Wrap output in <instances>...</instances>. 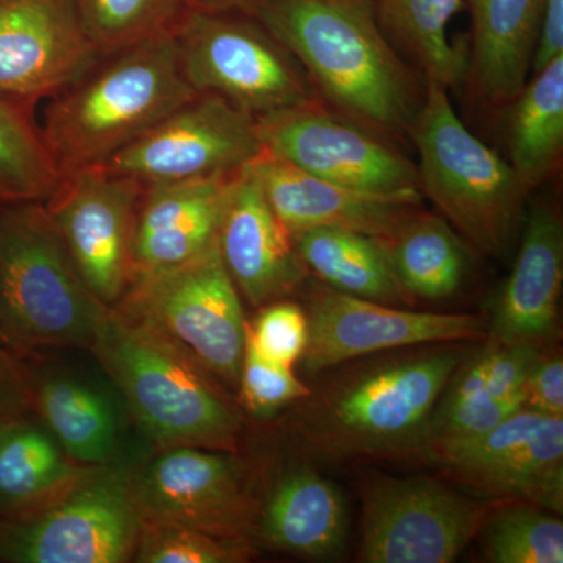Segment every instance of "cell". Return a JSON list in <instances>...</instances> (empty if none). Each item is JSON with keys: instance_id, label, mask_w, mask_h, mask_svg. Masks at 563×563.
Here are the masks:
<instances>
[{"instance_id": "26", "label": "cell", "mask_w": 563, "mask_h": 563, "mask_svg": "<svg viewBox=\"0 0 563 563\" xmlns=\"http://www.w3.org/2000/svg\"><path fill=\"white\" fill-rule=\"evenodd\" d=\"M291 236L307 274L321 284L391 306L406 301L383 240L335 228H312Z\"/></svg>"}, {"instance_id": "13", "label": "cell", "mask_w": 563, "mask_h": 563, "mask_svg": "<svg viewBox=\"0 0 563 563\" xmlns=\"http://www.w3.org/2000/svg\"><path fill=\"white\" fill-rule=\"evenodd\" d=\"M263 151L257 122L214 95H198L98 168L143 184L239 172Z\"/></svg>"}, {"instance_id": "28", "label": "cell", "mask_w": 563, "mask_h": 563, "mask_svg": "<svg viewBox=\"0 0 563 563\" xmlns=\"http://www.w3.org/2000/svg\"><path fill=\"white\" fill-rule=\"evenodd\" d=\"M383 242L406 296L426 301L451 298L468 274V251L453 225L422 209Z\"/></svg>"}, {"instance_id": "17", "label": "cell", "mask_w": 563, "mask_h": 563, "mask_svg": "<svg viewBox=\"0 0 563 563\" xmlns=\"http://www.w3.org/2000/svg\"><path fill=\"white\" fill-rule=\"evenodd\" d=\"M102 57L76 0H0V95L54 98Z\"/></svg>"}, {"instance_id": "11", "label": "cell", "mask_w": 563, "mask_h": 563, "mask_svg": "<svg viewBox=\"0 0 563 563\" xmlns=\"http://www.w3.org/2000/svg\"><path fill=\"white\" fill-rule=\"evenodd\" d=\"M255 122L263 150L312 176L384 195L421 192L417 163L393 141L322 101L265 114Z\"/></svg>"}, {"instance_id": "37", "label": "cell", "mask_w": 563, "mask_h": 563, "mask_svg": "<svg viewBox=\"0 0 563 563\" xmlns=\"http://www.w3.org/2000/svg\"><path fill=\"white\" fill-rule=\"evenodd\" d=\"M525 407L550 417L563 418V361L554 352H540L525 384Z\"/></svg>"}, {"instance_id": "4", "label": "cell", "mask_w": 563, "mask_h": 563, "mask_svg": "<svg viewBox=\"0 0 563 563\" xmlns=\"http://www.w3.org/2000/svg\"><path fill=\"white\" fill-rule=\"evenodd\" d=\"M409 136L418 152L422 198L476 250L503 257L529 195L510 163L463 124L448 88L435 81L424 84Z\"/></svg>"}, {"instance_id": "35", "label": "cell", "mask_w": 563, "mask_h": 563, "mask_svg": "<svg viewBox=\"0 0 563 563\" xmlns=\"http://www.w3.org/2000/svg\"><path fill=\"white\" fill-rule=\"evenodd\" d=\"M309 324L307 314L295 302L268 303L254 324H247V340L263 357L291 366L301 361Z\"/></svg>"}, {"instance_id": "1", "label": "cell", "mask_w": 563, "mask_h": 563, "mask_svg": "<svg viewBox=\"0 0 563 563\" xmlns=\"http://www.w3.org/2000/svg\"><path fill=\"white\" fill-rule=\"evenodd\" d=\"M306 70L325 106L384 139L410 135L424 98L374 0H257L250 13Z\"/></svg>"}, {"instance_id": "7", "label": "cell", "mask_w": 563, "mask_h": 563, "mask_svg": "<svg viewBox=\"0 0 563 563\" xmlns=\"http://www.w3.org/2000/svg\"><path fill=\"white\" fill-rule=\"evenodd\" d=\"M181 74L252 118L320 102L306 70L272 33L242 11L188 9L174 29Z\"/></svg>"}, {"instance_id": "40", "label": "cell", "mask_w": 563, "mask_h": 563, "mask_svg": "<svg viewBox=\"0 0 563 563\" xmlns=\"http://www.w3.org/2000/svg\"><path fill=\"white\" fill-rule=\"evenodd\" d=\"M257 0H187L188 9L206 11H242L250 13Z\"/></svg>"}, {"instance_id": "8", "label": "cell", "mask_w": 563, "mask_h": 563, "mask_svg": "<svg viewBox=\"0 0 563 563\" xmlns=\"http://www.w3.org/2000/svg\"><path fill=\"white\" fill-rule=\"evenodd\" d=\"M141 526L132 477L114 465L90 466L46 506L0 521V561L128 562Z\"/></svg>"}, {"instance_id": "12", "label": "cell", "mask_w": 563, "mask_h": 563, "mask_svg": "<svg viewBox=\"0 0 563 563\" xmlns=\"http://www.w3.org/2000/svg\"><path fill=\"white\" fill-rule=\"evenodd\" d=\"M143 181L98 166L63 176L44 203L70 261L103 307H117L131 288L133 231Z\"/></svg>"}, {"instance_id": "23", "label": "cell", "mask_w": 563, "mask_h": 563, "mask_svg": "<svg viewBox=\"0 0 563 563\" xmlns=\"http://www.w3.org/2000/svg\"><path fill=\"white\" fill-rule=\"evenodd\" d=\"M258 532L274 550L306 559H333L346 543L342 493L309 466L287 470L263 506Z\"/></svg>"}, {"instance_id": "24", "label": "cell", "mask_w": 563, "mask_h": 563, "mask_svg": "<svg viewBox=\"0 0 563 563\" xmlns=\"http://www.w3.org/2000/svg\"><path fill=\"white\" fill-rule=\"evenodd\" d=\"M29 390L47 431L69 459L85 466L113 465L121 418L109 393L68 374L41 377Z\"/></svg>"}, {"instance_id": "41", "label": "cell", "mask_w": 563, "mask_h": 563, "mask_svg": "<svg viewBox=\"0 0 563 563\" xmlns=\"http://www.w3.org/2000/svg\"><path fill=\"white\" fill-rule=\"evenodd\" d=\"M0 343L11 347L9 331H7L5 318H3L2 303H0Z\"/></svg>"}, {"instance_id": "29", "label": "cell", "mask_w": 563, "mask_h": 563, "mask_svg": "<svg viewBox=\"0 0 563 563\" xmlns=\"http://www.w3.org/2000/svg\"><path fill=\"white\" fill-rule=\"evenodd\" d=\"M374 7L384 35L420 69L424 84L451 88L465 79L466 44L448 36L463 0H374Z\"/></svg>"}, {"instance_id": "14", "label": "cell", "mask_w": 563, "mask_h": 563, "mask_svg": "<svg viewBox=\"0 0 563 563\" xmlns=\"http://www.w3.org/2000/svg\"><path fill=\"white\" fill-rule=\"evenodd\" d=\"M432 455L484 496L562 514L563 418L523 407L484 435L432 448Z\"/></svg>"}, {"instance_id": "22", "label": "cell", "mask_w": 563, "mask_h": 563, "mask_svg": "<svg viewBox=\"0 0 563 563\" xmlns=\"http://www.w3.org/2000/svg\"><path fill=\"white\" fill-rule=\"evenodd\" d=\"M472 20L465 80L484 110L512 103L531 76L544 0H463Z\"/></svg>"}, {"instance_id": "36", "label": "cell", "mask_w": 563, "mask_h": 563, "mask_svg": "<svg viewBox=\"0 0 563 563\" xmlns=\"http://www.w3.org/2000/svg\"><path fill=\"white\" fill-rule=\"evenodd\" d=\"M540 347L525 344L487 343L477 354L483 366L484 388L499 401L518 402L525 407V384Z\"/></svg>"}, {"instance_id": "39", "label": "cell", "mask_w": 563, "mask_h": 563, "mask_svg": "<svg viewBox=\"0 0 563 563\" xmlns=\"http://www.w3.org/2000/svg\"><path fill=\"white\" fill-rule=\"evenodd\" d=\"M559 57H563V0H544L531 74L539 73Z\"/></svg>"}, {"instance_id": "33", "label": "cell", "mask_w": 563, "mask_h": 563, "mask_svg": "<svg viewBox=\"0 0 563 563\" xmlns=\"http://www.w3.org/2000/svg\"><path fill=\"white\" fill-rule=\"evenodd\" d=\"M133 558L141 563H232L242 562L246 551L242 539L143 520Z\"/></svg>"}, {"instance_id": "19", "label": "cell", "mask_w": 563, "mask_h": 563, "mask_svg": "<svg viewBox=\"0 0 563 563\" xmlns=\"http://www.w3.org/2000/svg\"><path fill=\"white\" fill-rule=\"evenodd\" d=\"M218 250L236 290L251 306L280 301L309 276L296 254L291 233L246 166L233 177Z\"/></svg>"}, {"instance_id": "34", "label": "cell", "mask_w": 563, "mask_h": 563, "mask_svg": "<svg viewBox=\"0 0 563 563\" xmlns=\"http://www.w3.org/2000/svg\"><path fill=\"white\" fill-rule=\"evenodd\" d=\"M239 388L247 409L261 417L310 396L309 388L295 376L291 366L263 357L247 336Z\"/></svg>"}, {"instance_id": "21", "label": "cell", "mask_w": 563, "mask_h": 563, "mask_svg": "<svg viewBox=\"0 0 563 563\" xmlns=\"http://www.w3.org/2000/svg\"><path fill=\"white\" fill-rule=\"evenodd\" d=\"M562 284V220L554 207L542 203L526 220L512 273L493 307L488 342L542 350L558 325Z\"/></svg>"}, {"instance_id": "10", "label": "cell", "mask_w": 563, "mask_h": 563, "mask_svg": "<svg viewBox=\"0 0 563 563\" xmlns=\"http://www.w3.org/2000/svg\"><path fill=\"white\" fill-rule=\"evenodd\" d=\"M362 561L450 563L483 532L490 504L431 477L368 476L362 483Z\"/></svg>"}, {"instance_id": "5", "label": "cell", "mask_w": 563, "mask_h": 563, "mask_svg": "<svg viewBox=\"0 0 563 563\" xmlns=\"http://www.w3.org/2000/svg\"><path fill=\"white\" fill-rule=\"evenodd\" d=\"M459 362L461 352L435 350L368 366L313 404L306 433L321 450L340 455L426 446L437 402Z\"/></svg>"}, {"instance_id": "20", "label": "cell", "mask_w": 563, "mask_h": 563, "mask_svg": "<svg viewBox=\"0 0 563 563\" xmlns=\"http://www.w3.org/2000/svg\"><path fill=\"white\" fill-rule=\"evenodd\" d=\"M239 172L144 184L132 242L135 276L184 265L217 244L229 191Z\"/></svg>"}, {"instance_id": "30", "label": "cell", "mask_w": 563, "mask_h": 563, "mask_svg": "<svg viewBox=\"0 0 563 563\" xmlns=\"http://www.w3.org/2000/svg\"><path fill=\"white\" fill-rule=\"evenodd\" d=\"M62 179L31 103L0 95V206L46 202Z\"/></svg>"}, {"instance_id": "15", "label": "cell", "mask_w": 563, "mask_h": 563, "mask_svg": "<svg viewBox=\"0 0 563 563\" xmlns=\"http://www.w3.org/2000/svg\"><path fill=\"white\" fill-rule=\"evenodd\" d=\"M306 314L309 335L301 362L310 374L377 352L487 335L484 321L474 314L398 309L324 284L313 285Z\"/></svg>"}, {"instance_id": "38", "label": "cell", "mask_w": 563, "mask_h": 563, "mask_svg": "<svg viewBox=\"0 0 563 563\" xmlns=\"http://www.w3.org/2000/svg\"><path fill=\"white\" fill-rule=\"evenodd\" d=\"M9 350V346L0 343V424L22 417L31 398L24 369Z\"/></svg>"}, {"instance_id": "31", "label": "cell", "mask_w": 563, "mask_h": 563, "mask_svg": "<svg viewBox=\"0 0 563 563\" xmlns=\"http://www.w3.org/2000/svg\"><path fill=\"white\" fill-rule=\"evenodd\" d=\"M492 514V512H490ZM484 554L493 563H562L563 523L558 514L510 501L485 521Z\"/></svg>"}, {"instance_id": "32", "label": "cell", "mask_w": 563, "mask_h": 563, "mask_svg": "<svg viewBox=\"0 0 563 563\" xmlns=\"http://www.w3.org/2000/svg\"><path fill=\"white\" fill-rule=\"evenodd\" d=\"M88 35L103 55L174 32L187 0H76Z\"/></svg>"}, {"instance_id": "18", "label": "cell", "mask_w": 563, "mask_h": 563, "mask_svg": "<svg viewBox=\"0 0 563 563\" xmlns=\"http://www.w3.org/2000/svg\"><path fill=\"white\" fill-rule=\"evenodd\" d=\"M244 166L291 235L312 228H335L384 240L422 209L421 192L384 195L344 187L302 172L265 150Z\"/></svg>"}, {"instance_id": "9", "label": "cell", "mask_w": 563, "mask_h": 563, "mask_svg": "<svg viewBox=\"0 0 563 563\" xmlns=\"http://www.w3.org/2000/svg\"><path fill=\"white\" fill-rule=\"evenodd\" d=\"M117 307L168 336L211 376L240 387L247 324L218 242L184 265L139 274Z\"/></svg>"}, {"instance_id": "6", "label": "cell", "mask_w": 563, "mask_h": 563, "mask_svg": "<svg viewBox=\"0 0 563 563\" xmlns=\"http://www.w3.org/2000/svg\"><path fill=\"white\" fill-rule=\"evenodd\" d=\"M0 303L14 350L91 347L107 307L81 279L43 202L0 210Z\"/></svg>"}, {"instance_id": "25", "label": "cell", "mask_w": 563, "mask_h": 563, "mask_svg": "<svg viewBox=\"0 0 563 563\" xmlns=\"http://www.w3.org/2000/svg\"><path fill=\"white\" fill-rule=\"evenodd\" d=\"M88 468L69 459L46 428L22 417L0 424V510L7 517L46 506Z\"/></svg>"}, {"instance_id": "3", "label": "cell", "mask_w": 563, "mask_h": 563, "mask_svg": "<svg viewBox=\"0 0 563 563\" xmlns=\"http://www.w3.org/2000/svg\"><path fill=\"white\" fill-rule=\"evenodd\" d=\"M91 350L155 442L235 451L242 420L201 363L147 322L107 307Z\"/></svg>"}, {"instance_id": "2", "label": "cell", "mask_w": 563, "mask_h": 563, "mask_svg": "<svg viewBox=\"0 0 563 563\" xmlns=\"http://www.w3.org/2000/svg\"><path fill=\"white\" fill-rule=\"evenodd\" d=\"M199 92L181 74L174 33L103 55L44 113L43 132L63 176L129 146Z\"/></svg>"}, {"instance_id": "16", "label": "cell", "mask_w": 563, "mask_h": 563, "mask_svg": "<svg viewBox=\"0 0 563 563\" xmlns=\"http://www.w3.org/2000/svg\"><path fill=\"white\" fill-rule=\"evenodd\" d=\"M132 483L146 521L243 540L254 520L246 472L229 451L166 448Z\"/></svg>"}, {"instance_id": "27", "label": "cell", "mask_w": 563, "mask_h": 563, "mask_svg": "<svg viewBox=\"0 0 563 563\" xmlns=\"http://www.w3.org/2000/svg\"><path fill=\"white\" fill-rule=\"evenodd\" d=\"M509 106L507 147L518 179L531 192L561 168L563 57L531 74Z\"/></svg>"}]
</instances>
